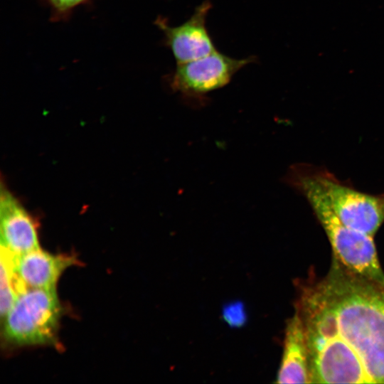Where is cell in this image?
Returning <instances> with one entry per match:
<instances>
[{"label":"cell","instance_id":"1","mask_svg":"<svg viewBox=\"0 0 384 384\" xmlns=\"http://www.w3.org/2000/svg\"><path fill=\"white\" fill-rule=\"evenodd\" d=\"M337 313L340 336L360 356L373 383H384V286L336 259L322 282Z\"/></svg>","mask_w":384,"mask_h":384},{"label":"cell","instance_id":"2","mask_svg":"<svg viewBox=\"0 0 384 384\" xmlns=\"http://www.w3.org/2000/svg\"><path fill=\"white\" fill-rule=\"evenodd\" d=\"M285 181L309 203L329 240L335 259L351 272L384 286V274L373 237L353 230L339 220L313 175L311 166L294 164Z\"/></svg>","mask_w":384,"mask_h":384},{"label":"cell","instance_id":"3","mask_svg":"<svg viewBox=\"0 0 384 384\" xmlns=\"http://www.w3.org/2000/svg\"><path fill=\"white\" fill-rule=\"evenodd\" d=\"M61 313L56 289H25L2 319L4 338L16 346L55 345Z\"/></svg>","mask_w":384,"mask_h":384},{"label":"cell","instance_id":"4","mask_svg":"<svg viewBox=\"0 0 384 384\" xmlns=\"http://www.w3.org/2000/svg\"><path fill=\"white\" fill-rule=\"evenodd\" d=\"M311 169L339 220L373 237L384 222V193H366L340 181L325 169L313 166Z\"/></svg>","mask_w":384,"mask_h":384},{"label":"cell","instance_id":"5","mask_svg":"<svg viewBox=\"0 0 384 384\" xmlns=\"http://www.w3.org/2000/svg\"><path fill=\"white\" fill-rule=\"evenodd\" d=\"M255 56L234 58L218 50L201 58L176 64L169 77L171 90L189 101H201L206 96L227 85L233 76Z\"/></svg>","mask_w":384,"mask_h":384},{"label":"cell","instance_id":"6","mask_svg":"<svg viewBox=\"0 0 384 384\" xmlns=\"http://www.w3.org/2000/svg\"><path fill=\"white\" fill-rule=\"evenodd\" d=\"M212 4L205 0L195 8L193 14L176 26L158 16L154 24L164 34V45L170 49L176 64L208 55L217 49L206 26V18Z\"/></svg>","mask_w":384,"mask_h":384},{"label":"cell","instance_id":"7","mask_svg":"<svg viewBox=\"0 0 384 384\" xmlns=\"http://www.w3.org/2000/svg\"><path fill=\"white\" fill-rule=\"evenodd\" d=\"M311 383H373L353 347L341 336L310 360Z\"/></svg>","mask_w":384,"mask_h":384},{"label":"cell","instance_id":"8","mask_svg":"<svg viewBox=\"0 0 384 384\" xmlns=\"http://www.w3.org/2000/svg\"><path fill=\"white\" fill-rule=\"evenodd\" d=\"M299 305L297 311L304 325L311 360L329 340L340 336L337 313L322 282L304 292Z\"/></svg>","mask_w":384,"mask_h":384},{"label":"cell","instance_id":"9","mask_svg":"<svg viewBox=\"0 0 384 384\" xmlns=\"http://www.w3.org/2000/svg\"><path fill=\"white\" fill-rule=\"evenodd\" d=\"M9 254L19 292L28 288L56 289L62 273L77 263L74 256L53 255L40 248L21 255Z\"/></svg>","mask_w":384,"mask_h":384},{"label":"cell","instance_id":"10","mask_svg":"<svg viewBox=\"0 0 384 384\" xmlns=\"http://www.w3.org/2000/svg\"><path fill=\"white\" fill-rule=\"evenodd\" d=\"M0 217L1 248L14 255L40 248L33 220L7 191H1Z\"/></svg>","mask_w":384,"mask_h":384},{"label":"cell","instance_id":"11","mask_svg":"<svg viewBox=\"0 0 384 384\" xmlns=\"http://www.w3.org/2000/svg\"><path fill=\"white\" fill-rule=\"evenodd\" d=\"M278 383H311L310 353L302 319L298 311L287 322Z\"/></svg>","mask_w":384,"mask_h":384},{"label":"cell","instance_id":"12","mask_svg":"<svg viewBox=\"0 0 384 384\" xmlns=\"http://www.w3.org/2000/svg\"><path fill=\"white\" fill-rule=\"evenodd\" d=\"M0 311L3 319L9 311L19 293L9 252L1 248Z\"/></svg>","mask_w":384,"mask_h":384},{"label":"cell","instance_id":"13","mask_svg":"<svg viewBox=\"0 0 384 384\" xmlns=\"http://www.w3.org/2000/svg\"><path fill=\"white\" fill-rule=\"evenodd\" d=\"M222 318L230 327L244 326L247 320L245 304L240 301H234L225 304L222 309Z\"/></svg>","mask_w":384,"mask_h":384},{"label":"cell","instance_id":"14","mask_svg":"<svg viewBox=\"0 0 384 384\" xmlns=\"http://www.w3.org/2000/svg\"><path fill=\"white\" fill-rule=\"evenodd\" d=\"M87 0H47L50 4L53 16L56 18H63L77 6L85 3Z\"/></svg>","mask_w":384,"mask_h":384}]
</instances>
